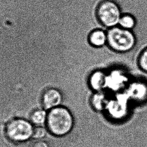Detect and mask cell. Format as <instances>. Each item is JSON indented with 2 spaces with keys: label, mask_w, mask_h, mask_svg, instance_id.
Returning a JSON list of instances; mask_svg holds the SVG:
<instances>
[{
  "label": "cell",
  "mask_w": 147,
  "mask_h": 147,
  "mask_svg": "<svg viewBox=\"0 0 147 147\" xmlns=\"http://www.w3.org/2000/svg\"><path fill=\"white\" fill-rule=\"evenodd\" d=\"M62 101V93L57 88H48L42 94L41 103L44 109L46 110H50L60 106Z\"/></svg>",
  "instance_id": "obj_5"
},
{
  "label": "cell",
  "mask_w": 147,
  "mask_h": 147,
  "mask_svg": "<svg viewBox=\"0 0 147 147\" xmlns=\"http://www.w3.org/2000/svg\"><path fill=\"white\" fill-rule=\"evenodd\" d=\"M45 125L51 133L55 136L61 137L68 134L72 130L74 118L69 110L60 106L49 110Z\"/></svg>",
  "instance_id": "obj_1"
},
{
  "label": "cell",
  "mask_w": 147,
  "mask_h": 147,
  "mask_svg": "<svg viewBox=\"0 0 147 147\" xmlns=\"http://www.w3.org/2000/svg\"><path fill=\"white\" fill-rule=\"evenodd\" d=\"M118 25L123 29L131 30L136 25L135 18L133 16L129 14H122Z\"/></svg>",
  "instance_id": "obj_10"
},
{
  "label": "cell",
  "mask_w": 147,
  "mask_h": 147,
  "mask_svg": "<svg viewBox=\"0 0 147 147\" xmlns=\"http://www.w3.org/2000/svg\"><path fill=\"white\" fill-rule=\"evenodd\" d=\"M47 130L42 126H36L34 129L32 138L37 140H41L45 137Z\"/></svg>",
  "instance_id": "obj_12"
},
{
  "label": "cell",
  "mask_w": 147,
  "mask_h": 147,
  "mask_svg": "<svg viewBox=\"0 0 147 147\" xmlns=\"http://www.w3.org/2000/svg\"><path fill=\"white\" fill-rule=\"evenodd\" d=\"M88 40L90 45L95 48H101L107 44L106 32L96 29L90 32L88 36Z\"/></svg>",
  "instance_id": "obj_7"
},
{
  "label": "cell",
  "mask_w": 147,
  "mask_h": 147,
  "mask_svg": "<svg viewBox=\"0 0 147 147\" xmlns=\"http://www.w3.org/2000/svg\"><path fill=\"white\" fill-rule=\"evenodd\" d=\"M48 113L46 110L44 109H36L34 110L30 117V121L33 125L36 126H42L46 123L47 119Z\"/></svg>",
  "instance_id": "obj_9"
},
{
  "label": "cell",
  "mask_w": 147,
  "mask_h": 147,
  "mask_svg": "<svg viewBox=\"0 0 147 147\" xmlns=\"http://www.w3.org/2000/svg\"><path fill=\"white\" fill-rule=\"evenodd\" d=\"M98 20L107 29L117 26L122 16L118 5L111 0L100 2L96 10Z\"/></svg>",
  "instance_id": "obj_4"
},
{
  "label": "cell",
  "mask_w": 147,
  "mask_h": 147,
  "mask_svg": "<svg viewBox=\"0 0 147 147\" xmlns=\"http://www.w3.org/2000/svg\"><path fill=\"white\" fill-rule=\"evenodd\" d=\"M106 74L101 70H96L91 74L88 78L90 88L95 92H101L105 89Z\"/></svg>",
  "instance_id": "obj_6"
},
{
  "label": "cell",
  "mask_w": 147,
  "mask_h": 147,
  "mask_svg": "<svg viewBox=\"0 0 147 147\" xmlns=\"http://www.w3.org/2000/svg\"><path fill=\"white\" fill-rule=\"evenodd\" d=\"M106 33L107 44L116 52H129L135 47L136 37L130 30L116 26L108 29Z\"/></svg>",
  "instance_id": "obj_2"
},
{
  "label": "cell",
  "mask_w": 147,
  "mask_h": 147,
  "mask_svg": "<svg viewBox=\"0 0 147 147\" xmlns=\"http://www.w3.org/2000/svg\"><path fill=\"white\" fill-rule=\"evenodd\" d=\"M106 97L105 95L101 92H96L91 98V105L95 110L101 111L103 110L106 104Z\"/></svg>",
  "instance_id": "obj_8"
},
{
  "label": "cell",
  "mask_w": 147,
  "mask_h": 147,
  "mask_svg": "<svg viewBox=\"0 0 147 147\" xmlns=\"http://www.w3.org/2000/svg\"><path fill=\"white\" fill-rule=\"evenodd\" d=\"M34 127L33 123L24 118H14L9 121L5 129L7 138L16 142H24L32 138Z\"/></svg>",
  "instance_id": "obj_3"
},
{
  "label": "cell",
  "mask_w": 147,
  "mask_h": 147,
  "mask_svg": "<svg viewBox=\"0 0 147 147\" xmlns=\"http://www.w3.org/2000/svg\"><path fill=\"white\" fill-rule=\"evenodd\" d=\"M138 64L142 71L147 72V48L140 54L138 60Z\"/></svg>",
  "instance_id": "obj_11"
},
{
  "label": "cell",
  "mask_w": 147,
  "mask_h": 147,
  "mask_svg": "<svg viewBox=\"0 0 147 147\" xmlns=\"http://www.w3.org/2000/svg\"><path fill=\"white\" fill-rule=\"evenodd\" d=\"M33 147H49V146L46 142L42 140H38L34 143Z\"/></svg>",
  "instance_id": "obj_13"
}]
</instances>
